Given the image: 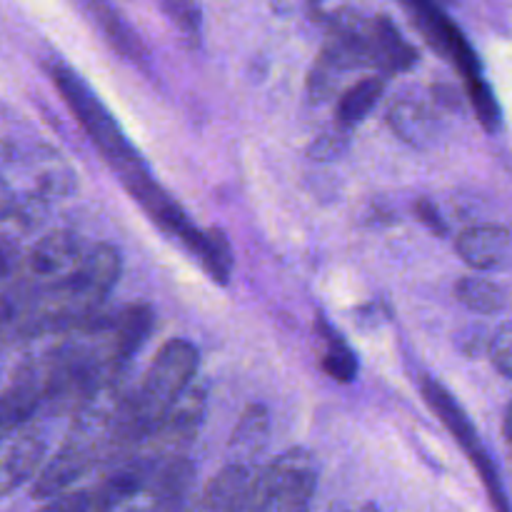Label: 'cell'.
<instances>
[{
  "label": "cell",
  "instance_id": "obj_1",
  "mask_svg": "<svg viewBox=\"0 0 512 512\" xmlns=\"http://www.w3.org/2000/svg\"><path fill=\"white\" fill-rule=\"evenodd\" d=\"M48 73L53 85L58 88L60 98L65 100L70 113L75 115L80 128L88 133L90 143L100 150V155H103L105 163H108L110 168L120 170L125 168V165L140 160L138 150L130 145L128 138H125L118 120L110 115V110L105 108L103 100L90 90V85L85 83L68 63H63V60L58 58H50Z\"/></svg>",
  "mask_w": 512,
  "mask_h": 512
},
{
  "label": "cell",
  "instance_id": "obj_2",
  "mask_svg": "<svg viewBox=\"0 0 512 512\" xmlns=\"http://www.w3.org/2000/svg\"><path fill=\"white\" fill-rule=\"evenodd\" d=\"M315 493H318L315 455L305 448L285 450L250 480L243 512H310Z\"/></svg>",
  "mask_w": 512,
  "mask_h": 512
},
{
  "label": "cell",
  "instance_id": "obj_3",
  "mask_svg": "<svg viewBox=\"0 0 512 512\" xmlns=\"http://www.w3.org/2000/svg\"><path fill=\"white\" fill-rule=\"evenodd\" d=\"M423 395H425V400H428L430 408H433L435 413H438V418L443 420L445 428H448L450 433H453V438L458 440V445L463 448V453L468 455L470 463L478 468L480 480H483V485L488 488L493 508L498 512H508V498H505L503 480H500L498 468H495L493 458H490L488 450H485L478 430H475V425L470 423L468 413L460 408L458 400H455L453 395L448 393V388H445V385H440L438 380L425 378L423 380Z\"/></svg>",
  "mask_w": 512,
  "mask_h": 512
},
{
  "label": "cell",
  "instance_id": "obj_4",
  "mask_svg": "<svg viewBox=\"0 0 512 512\" xmlns=\"http://www.w3.org/2000/svg\"><path fill=\"white\" fill-rule=\"evenodd\" d=\"M45 458V438L33 425L0 433V498L33 480Z\"/></svg>",
  "mask_w": 512,
  "mask_h": 512
},
{
  "label": "cell",
  "instance_id": "obj_5",
  "mask_svg": "<svg viewBox=\"0 0 512 512\" xmlns=\"http://www.w3.org/2000/svg\"><path fill=\"white\" fill-rule=\"evenodd\" d=\"M85 245L78 235L68 233V230H53V233L43 235L38 243L30 248L25 268H28L30 285H48L55 280L65 278L73 273L85 258Z\"/></svg>",
  "mask_w": 512,
  "mask_h": 512
},
{
  "label": "cell",
  "instance_id": "obj_6",
  "mask_svg": "<svg viewBox=\"0 0 512 512\" xmlns=\"http://www.w3.org/2000/svg\"><path fill=\"white\" fill-rule=\"evenodd\" d=\"M75 8L80 10L85 20L100 33V38L128 63L140 68L143 73H150V55L143 40L138 38L128 20L108 3V0H73Z\"/></svg>",
  "mask_w": 512,
  "mask_h": 512
},
{
  "label": "cell",
  "instance_id": "obj_7",
  "mask_svg": "<svg viewBox=\"0 0 512 512\" xmlns=\"http://www.w3.org/2000/svg\"><path fill=\"white\" fill-rule=\"evenodd\" d=\"M43 408V375L38 360H23L0 390V433L28 425Z\"/></svg>",
  "mask_w": 512,
  "mask_h": 512
},
{
  "label": "cell",
  "instance_id": "obj_8",
  "mask_svg": "<svg viewBox=\"0 0 512 512\" xmlns=\"http://www.w3.org/2000/svg\"><path fill=\"white\" fill-rule=\"evenodd\" d=\"M455 248H458L463 263L473 270H480V273L508 268L512 255L510 230L495 223L470 225L458 235Z\"/></svg>",
  "mask_w": 512,
  "mask_h": 512
},
{
  "label": "cell",
  "instance_id": "obj_9",
  "mask_svg": "<svg viewBox=\"0 0 512 512\" xmlns=\"http://www.w3.org/2000/svg\"><path fill=\"white\" fill-rule=\"evenodd\" d=\"M370 50H373V70L378 73H405L418 63V50L403 38L398 25L385 15L370 18Z\"/></svg>",
  "mask_w": 512,
  "mask_h": 512
},
{
  "label": "cell",
  "instance_id": "obj_10",
  "mask_svg": "<svg viewBox=\"0 0 512 512\" xmlns=\"http://www.w3.org/2000/svg\"><path fill=\"white\" fill-rule=\"evenodd\" d=\"M268 438H270L268 408H265V405H248V408L243 410V415H240L233 435H230V443H228L230 463L253 470L255 460L263 455L265 445H268Z\"/></svg>",
  "mask_w": 512,
  "mask_h": 512
},
{
  "label": "cell",
  "instance_id": "obj_11",
  "mask_svg": "<svg viewBox=\"0 0 512 512\" xmlns=\"http://www.w3.org/2000/svg\"><path fill=\"white\" fill-rule=\"evenodd\" d=\"M388 125L395 130L400 140L415 145V148H428L433 145L435 135L440 133L438 118L428 105L418 103V100H398L393 108L388 110Z\"/></svg>",
  "mask_w": 512,
  "mask_h": 512
},
{
  "label": "cell",
  "instance_id": "obj_12",
  "mask_svg": "<svg viewBox=\"0 0 512 512\" xmlns=\"http://www.w3.org/2000/svg\"><path fill=\"white\" fill-rule=\"evenodd\" d=\"M385 93V78L383 75H368V78L358 80L355 85H350L338 100V125L340 128L350 130L358 123H363L368 118L370 110L380 103Z\"/></svg>",
  "mask_w": 512,
  "mask_h": 512
},
{
  "label": "cell",
  "instance_id": "obj_13",
  "mask_svg": "<svg viewBox=\"0 0 512 512\" xmlns=\"http://www.w3.org/2000/svg\"><path fill=\"white\" fill-rule=\"evenodd\" d=\"M455 298L473 313L495 315L508 308V290L483 275H465L455 285Z\"/></svg>",
  "mask_w": 512,
  "mask_h": 512
},
{
  "label": "cell",
  "instance_id": "obj_14",
  "mask_svg": "<svg viewBox=\"0 0 512 512\" xmlns=\"http://www.w3.org/2000/svg\"><path fill=\"white\" fill-rule=\"evenodd\" d=\"M320 340H323V355H320V365L325 373L338 383H353L358 375V358H355L353 348L345 343L343 335L335 328H330L323 318L318 320Z\"/></svg>",
  "mask_w": 512,
  "mask_h": 512
},
{
  "label": "cell",
  "instance_id": "obj_15",
  "mask_svg": "<svg viewBox=\"0 0 512 512\" xmlns=\"http://www.w3.org/2000/svg\"><path fill=\"white\" fill-rule=\"evenodd\" d=\"M193 258L203 265V270L215 283L228 285L230 273H233V250L220 230H205L203 243L195 250Z\"/></svg>",
  "mask_w": 512,
  "mask_h": 512
},
{
  "label": "cell",
  "instance_id": "obj_16",
  "mask_svg": "<svg viewBox=\"0 0 512 512\" xmlns=\"http://www.w3.org/2000/svg\"><path fill=\"white\" fill-rule=\"evenodd\" d=\"M163 13L168 15L170 23L180 33V38L195 48L203 35V10H200L198 0H158Z\"/></svg>",
  "mask_w": 512,
  "mask_h": 512
},
{
  "label": "cell",
  "instance_id": "obj_17",
  "mask_svg": "<svg viewBox=\"0 0 512 512\" xmlns=\"http://www.w3.org/2000/svg\"><path fill=\"white\" fill-rule=\"evenodd\" d=\"M348 145H350L348 130L338 125V130H328V133L318 135V138L310 143L308 155L313 160H320V163H330V160H338L340 155L348 150Z\"/></svg>",
  "mask_w": 512,
  "mask_h": 512
},
{
  "label": "cell",
  "instance_id": "obj_18",
  "mask_svg": "<svg viewBox=\"0 0 512 512\" xmlns=\"http://www.w3.org/2000/svg\"><path fill=\"white\" fill-rule=\"evenodd\" d=\"M490 360L498 368V373L503 378H510L512 375V328L505 320L498 330H495L493 340H490Z\"/></svg>",
  "mask_w": 512,
  "mask_h": 512
},
{
  "label": "cell",
  "instance_id": "obj_19",
  "mask_svg": "<svg viewBox=\"0 0 512 512\" xmlns=\"http://www.w3.org/2000/svg\"><path fill=\"white\" fill-rule=\"evenodd\" d=\"M415 213H418L420 223H423L430 233L438 235V238H445V235H448V225H445L443 215H440V210L435 208L428 198H420L418 203H415Z\"/></svg>",
  "mask_w": 512,
  "mask_h": 512
},
{
  "label": "cell",
  "instance_id": "obj_20",
  "mask_svg": "<svg viewBox=\"0 0 512 512\" xmlns=\"http://www.w3.org/2000/svg\"><path fill=\"white\" fill-rule=\"evenodd\" d=\"M13 208H15V195L10 193L8 183L0 178V220L10 218V215H13Z\"/></svg>",
  "mask_w": 512,
  "mask_h": 512
},
{
  "label": "cell",
  "instance_id": "obj_21",
  "mask_svg": "<svg viewBox=\"0 0 512 512\" xmlns=\"http://www.w3.org/2000/svg\"><path fill=\"white\" fill-rule=\"evenodd\" d=\"M13 248H10L8 243H3V240H0V280L3 278H8L10 275V270H13Z\"/></svg>",
  "mask_w": 512,
  "mask_h": 512
},
{
  "label": "cell",
  "instance_id": "obj_22",
  "mask_svg": "<svg viewBox=\"0 0 512 512\" xmlns=\"http://www.w3.org/2000/svg\"><path fill=\"white\" fill-rule=\"evenodd\" d=\"M348 512H380V510L375 508V505H363V508H358V510H348Z\"/></svg>",
  "mask_w": 512,
  "mask_h": 512
}]
</instances>
